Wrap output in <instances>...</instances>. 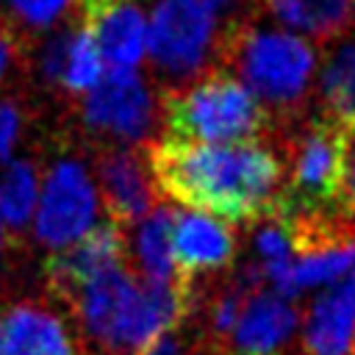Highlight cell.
<instances>
[{
	"instance_id": "17",
	"label": "cell",
	"mask_w": 355,
	"mask_h": 355,
	"mask_svg": "<svg viewBox=\"0 0 355 355\" xmlns=\"http://www.w3.org/2000/svg\"><path fill=\"white\" fill-rule=\"evenodd\" d=\"M319 92L327 119L355 133V36L341 42L327 55L319 78Z\"/></svg>"
},
{
	"instance_id": "25",
	"label": "cell",
	"mask_w": 355,
	"mask_h": 355,
	"mask_svg": "<svg viewBox=\"0 0 355 355\" xmlns=\"http://www.w3.org/2000/svg\"><path fill=\"white\" fill-rule=\"evenodd\" d=\"M141 355H186V349H183V341H180L175 333H164V336L155 338Z\"/></svg>"
},
{
	"instance_id": "9",
	"label": "cell",
	"mask_w": 355,
	"mask_h": 355,
	"mask_svg": "<svg viewBox=\"0 0 355 355\" xmlns=\"http://www.w3.org/2000/svg\"><path fill=\"white\" fill-rule=\"evenodd\" d=\"M78 22L92 33L108 69H130L147 53V19L139 0H80Z\"/></svg>"
},
{
	"instance_id": "27",
	"label": "cell",
	"mask_w": 355,
	"mask_h": 355,
	"mask_svg": "<svg viewBox=\"0 0 355 355\" xmlns=\"http://www.w3.org/2000/svg\"><path fill=\"white\" fill-rule=\"evenodd\" d=\"M211 8H227V6H233L236 0H205Z\"/></svg>"
},
{
	"instance_id": "14",
	"label": "cell",
	"mask_w": 355,
	"mask_h": 355,
	"mask_svg": "<svg viewBox=\"0 0 355 355\" xmlns=\"http://www.w3.org/2000/svg\"><path fill=\"white\" fill-rule=\"evenodd\" d=\"M97 178L100 200L105 202L114 225L128 227L153 211L147 166L136 150H105L97 158Z\"/></svg>"
},
{
	"instance_id": "19",
	"label": "cell",
	"mask_w": 355,
	"mask_h": 355,
	"mask_svg": "<svg viewBox=\"0 0 355 355\" xmlns=\"http://www.w3.org/2000/svg\"><path fill=\"white\" fill-rule=\"evenodd\" d=\"M39 172L31 161H11L0 169V216L3 225L22 230L36 214Z\"/></svg>"
},
{
	"instance_id": "22",
	"label": "cell",
	"mask_w": 355,
	"mask_h": 355,
	"mask_svg": "<svg viewBox=\"0 0 355 355\" xmlns=\"http://www.w3.org/2000/svg\"><path fill=\"white\" fill-rule=\"evenodd\" d=\"M6 6L17 25L28 31H44L67 11L69 0H6Z\"/></svg>"
},
{
	"instance_id": "15",
	"label": "cell",
	"mask_w": 355,
	"mask_h": 355,
	"mask_svg": "<svg viewBox=\"0 0 355 355\" xmlns=\"http://www.w3.org/2000/svg\"><path fill=\"white\" fill-rule=\"evenodd\" d=\"M297 327V308L277 291H255L233 330V347L241 355H277Z\"/></svg>"
},
{
	"instance_id": "18",
	"label": "cell",
	"mask_w": 355,
	"mask_h": 355,
	"mask_svg": "<svg viewBox=\"0 0 355 355\" xmlns=\"http://www.w3.org/2000/svg\"><path fill=\"white\" fill-rule=\"evenodd\" d=\"M172 222L175 211L166 205L153 208L136 230V258H139V275L147 280H178L175 272V255H172Z\"/></svg>"
},
{
	"instance_id": "10",
	"label": "cell",
	"mask_w": 355,
	"mask_h": 355,
	"mask_svg": "<svg viewBox=\"0 0 355 355\" xmlns=\"http://www.w3.org/2000/svg\"><path fill=\"white\" fill-rule=\"evenodd\" d=\"M125 263V233L114 222L94 225L80 241L58 250L47 261V280L55 297L67 300L97 275Z\"/></svg>"
},
{
	"instance_id": "20",
	"label": "cell",
	"mask_w": 355,
	"mask_h": 355,
	"mask_svg": "<svg viewBox=\"0 0 355 355\" xmlns=\"http://www.w3.org/2000/svg\"><path fill=\"white\" fill-rule=\"evenodd\" d=\"M103 78V58L97 53V44L92 33L78 22L69 28V44H67V61L58 78V86L72 94H89Z\"/></svg>"
},
{
	"instance_id": "26",
	"label": "cell",
	"mask_w": 355,
	"mask_h": 355,
	"mask_svg": "<svg viewBox=\"0 0 355 355\" xmlns=\"http://www.w3.org/2000/svg\"><path fill=\"white\" fill-rule=\"evenodd\" d=\"M11 61H14V39H11L8 25L0 22V83L6 80V75L11 69Z\"/></svg>"
},
{
	"instance_id": "1",
	"label": "cell",
	"mask_w": 355,
	"mask_h": 355,
	"mask_svg": "<svg viewBox=\"0 0 355 355\" xmlns=\"http://www.w3.org/2000/svg\"><path fill=\"white\" fill-rule=\"evenodd\" d=\"M155 186L172 202L222 216L255 222L277 214L280 161L258 144H194L164 139L147 155Z\"/></svg>"
},
{
	"instance_id": "6",
	"label": "cell",
	"mask_w": 355,
	"mask_h": 355,
	"mask_svg": "<svg viewBox=\"0 0 355 355\" xmlns=\"http://www.w3.org/2000/svg\"><path fill=\"white\" fill-rule=\"evenodd\" d=\"M216 17L205 0H158L147 22L153 64L175 78L194 75L214 50Z\"/></svg>"
},
{
	"instance_id": "11",
	"label": "cell",
	"mask_w": 355,
	"mask_h": 355,
	"mask_svg": "<svg viewBox=\"0 0 355 355\" xmlns=\"http://www.w3.org/2000/svg\"><path fill=\"white\" fill-rule=\"evenodd\" d=\"M172 255H175L178 280L191 288L194 275L222 269L233 261L236 236L225 222L214 219L211 214H200V211L175 214Z\"/></svg>"
},
{
	"instance_id": "8",
	"label": "cell",
	"mask_w": 355,
	"mask_h": 355,
	"mask_svg": "<svg viewBox=\"0 0 355 355\" xmlns=\"http://www.w3.org/2000/svg\"><path fill=\"white\" fill-rule=\"evenodd\" d=\"M83 122L122 141L141 139L153 125V94L130 69H108L83 97Z\"/></svg>"
},
{
	"instance_id": "24",
	"label": "cell",
	"mask_w": 355,
	"mask_h": 355,
	"mask_svg": "<svg viewBox=\"0 0 355 355\" xmlns=\"http://www.w3.org/2000/svg\"><path fill=\"white\" fill-rule=\"evenodd\" d=\"M344 202L355 211V133H349L347 144V178H344Z\"/></svg>"
},
{
	"instance_id": "13",
	"label": "cell",
	"mask_w": 355,
	"mask_h": 355,
	"mask_svg": "<svg viewBox=\"0 0 355 355\" xmlns=\"http://www.w3.org/2000/svg\"><path fill=\"white\" fill-rule=\"evenodd\" d=\"M302 355H355V280H336L311 302Z\"/></svg>"
},
{
	"instance_id": "28",
	"label": "cell",
	"mask_w": 355,
	"mask_h": 355,
	"mask_svg": "<svg viewBox=\"0 0 355 355\" xmlns=\"http://www.w3.org/2000/svg\"><path fill=\"white\" fill-rule=\"evenodd\" d=\"M0 247H3V216H0Z\"/></svg>"
},
{
	"instance_id": "2",
	"label": "cell",
	"mask_w": 355,
	"mask_h": 355,
	"mask_svg": "<svg viewBox=\"0 0 355 355\" xmlns=\"http://www.w3.org/2000/svg\"><path fill=\"white\" fill-rule=\"evenodd\" d=\"M189 300L191 288L180 280H147L122 263L83 283L64 302L100 355H141L189 313Z\"/></svg>"
},
{
	"instance_id": "5",
	"label": "cell",
	"mask_w": 355,
	"mask_h": 355,
	"mask_svg": "<svg viewBox=\"0 0 355 355\" xmlns=\"http://www.w3.org/2000/svg\"><path fill=\"white\" fill-rule=\"evenodd\" d=\"M347 144L349 130L333 119L311 122L291 147L288 189L280 194V214H316L347 208ZM352 211V208H349Z\"/></svg>"
},
{
	"instance_id": "21",
	"label": "cell",
	"mask_w": 355,
	"mask_h": 355,
	"mask_svg": "<svg viewBox=\"0 0 355 355\" xmlns=\"http://www.w3.org/2000/svg\"><path fill=\"white\" fill-rule=\"evenodd\" d=\"M355 261V247H341V250H327V252H311V255H297L291 263V291L300 294L313 286L336 283Z\"/></svg>"
},
{
	"instance_id": "4",
	"label": "cell",
	"mask_w": 355,
	"mask_h": 355,
	"mask_svg": "<svg viewBox=\"0 0 355 355\" xmlns=\"http://www.w3.org/2000/svg\"><path fill=\"white\" fill-rule=\"evenodd\" d=\"M219 55L275 111H294L302 103L316 67V53L302 36L252 25L230 28L219 44Z\"/></svg>"
},
{
	"instance_id": "16",
	"label": "cell",
	"mask_w": 355,
	"mask_h": 355,
	"mask_svg": "<svg viewBox=\"0 0 355 355\" xmlns=\"http://www.w3.org/2000/svg\"><path fill=\"white\" fill-rule=\"evenodd\" d=\"M283 25L316 42H333L355 25V0H258Z\"/></svg>"
},
{
	"instance_id": "29",
	"label": "cell",
	"mask_w": 355,
	"mask_h": 355,
	"mask_svg": "<svg viewBox=\"0 0 355 355\" xmlns=\"http://www.w3.org/2000/svg\"><path fill=\"white\" fill-rule=\"evenodd\" d=\"M352 275H355V261H352ZM352 280H355V277H352Z\"/></svg>"
},
{
	"instance_id": "7",
	"label": "cell",
	"mask_w": 355,
	"mask_h": 355,
	"mask_svg": "<svg viewBox=\"0 0 355 355\" xmlns=\"http://www.w3.org/2000/svg\"><path fill=\"white\" fill-rule=\"evenodd\" d=\"M97 216V189L80 161L64 158L50 166L36 202L33 230L50 250H64L80 241Z\"/></svg>"
},
{
	"instance_id": "23",
	"label": "cell",
	"mask_w": 355,
	"mask_h": 355,
	"mask_svg": "<svg viewBox=\"0 0 355 355\" xmlns=\"http://www.w3.org/2000/svg\"><path fill=\"white\" fill-rule=\"evenodd\" d=\"M22 114L11 100H0V161H6L19 139Z\"/></svg>"
},
{
	"instance_id": "3",
	"label": "cell",
	"mask_w": 355,
	"mask_h": 355,
	"mask_svg": "<svg viewBox=\"0 0 355 355\" xmlns=\"http://www.w3.org/2000/svg\"><path fill=\"white\" fill-rule=\"evenodd\" d=\"M166 139L194 144H255L266 130V108L233 75L211 72L191 89L166 92Z\"/></svg>"
},
{
	"instance_id": "12",
	"label": "cell",
	"mask_w": 355,
	"mask_h": 355,
	"mask_svg": "<svg viewBox=\"0 0 355 355\" xmlns=\"http://www.w3.org/2000/svg\"><path fill=\"white\" fill-rule=\"evenodd\" d=\"M0 355H75V347L50 305L19 300L0 308Z\"/></svg>"
}]
</instances>
